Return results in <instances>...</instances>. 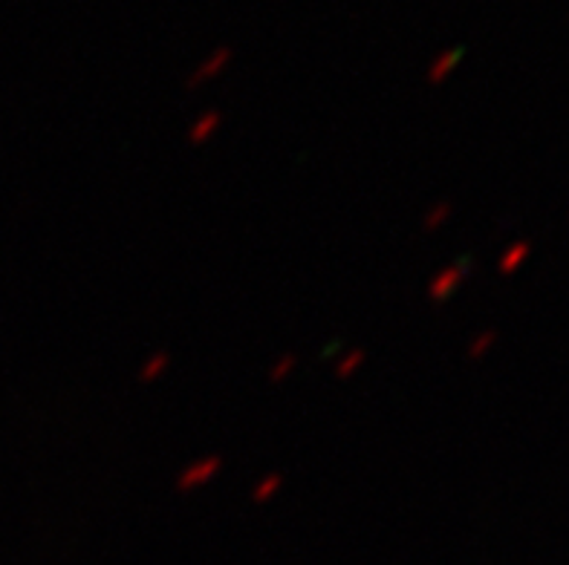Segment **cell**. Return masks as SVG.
Wrapping results in <instances>:
<instances>
[{
	"instance_id": "cell-1",
	"label": "cell",
	"mask_w": 569,
	"mask_h": 565,
	"mask_svg": "<svg viewBox=\"0 0 569 565\" xmlns=\"http://www.w3.org/2000/svg\"><path fill=\"white\" fill-rule=\"evenodd\" d=\"M223 471V456H202L197 462H191L188 467H182L173 487L180 491V494H191L197 487H206L220 476Z\"/></svg>"
},
{
	"instance_id": "cell-2",
	"label": "cell",
	"mask_w": 569,
	"mask_h": 565,
	"mask_svg": "<svg viewBox=\"0 0 569 565\" xmlns=\"http://www.w3.org/2000/svg\"><path fill=\"white\" fill-rule=\"evenodd\" d=\"M223 124V115L217 113V110H209V113H202L191 128H188V144L191 148H202V144H209L211 139L217 137V130Z\"/></svg>"
},
{
	"instance_id": "cell-3",
	"label": "cell",
	"mask_w": 569,
	"mask_h": 565,
	"mask_svg": "<svg viewBox=\"0 0 569 565\" xmlns=\"http://www.w3.org/2000/svg\"><path fill=\"white\" fill-rule=\"evenodd\" d=\"M460 278H462L460 265H455V269H446V272H440V274H433V280L428 283V297H431L433 303L446 301L448 294L457 289Z\"/></svg>"
},
{
	"instance_id": "cell-4",
	"label": "cell",
	"mask_w": 569,
	"mask_h": 565,
	"mask_svg": "<svg viewBox=\"0 0 569 565\" xmlns=\"http://www.w3.org/2000/svg\"><path fill=\"white\" fill-rule=\"evenodd\" d=\"M365 361H368V352L361 350V346H353V350H345L341 352V359L336 361V379L339 381H350L356 373H359L361 366H365Z\"/></svg>"
},
{
	"instance_id": "cell-5",
	"label": "cell",
	"mask_w": 569,
	"mask_h": 565,
	"mask_svg": "<svg viewBox=\"0 0 569 565\" xmlns=\"http://www.w3.org/2000/svg\"><path fill=\"white\" fill-rule=\"evenodd\" d=\"M168 366H171V355L168 352H153L151 359L142 364V370H139V381L142 384H153V381H159L168 373Z\"/></svg>"
},
{
	"instance_id": "cell-6",
	"label": "cell",
	"mask_w": 569,
	"mask_h": 565,
	"mask_svg": "<svg viewBox=\"0 0 569 565\" xmlns=\"http://www.w3.org/2000/svg\"><path fill=\"white\" fill-rule=\"evenodd\" d=\"M281 487H283V473H267V476L252 487V502L263 505V502H269L272 496L281 494Z\"/></svg>"
},
{
	"instance_id": "cell-7",
	"label": "cell",
	"mask_w": 569,
	"mask_h": 565,
	"mask_svg": "<svg viewBox=\"0 0 569 565\" xmlns=\"http://www.w3.org/2000/svg\"><path fill=\"white\" fill-rule=\"evenodd\" d=\"M226 64H229V50H220L214 58H209V61H206V64H202L200 70L194 72V75H191V87H197V84H202V81L214 79L217 72L223 70Z\"/></svg>"
},
{
	"instance_id": "cell-8",
	"label": "cell",
	"mask_w": 569,
	"mask_h": 565,
	"mask_svg": "<svg viewBox=\"0 0 569 565\" xmlns=\"http://www.w3.org/2000/svg\"><path fill=\"white\" fill-rule=\"evenodd\" d=\"M296 366H298V359L287 352V355H281V359L272 364V370H269V381H272V384H283L289 375L296 373Z\"/></svg>"
},
{
	"instance_id": "cell-9",
	"label": "cell",
	"mask_w": 569,
	"mask_h": 565,
	"mask_svg": "<svg viewBox=\"0 0 569 565\" xmlns=\"http://www.w3.org/2000/svg\"><path fill=\"white\" fill-rule=\"evenodd\" d=\"M446 216H448V205H446V202H442V205H437V208H431V211H428V214H426V231L437 229L440 222H446Z\"/></svg>"
},
{
	"instance_id": "cell-10",
	"label": "cell",
	"mask_w": 569,
	"mask_h": 565,
	"mask_svg": "<svg viewBox=\"0 0 569 565\" xmlns=\"http://www.w3.org/2000/svg\"><path fill=\"white\" fill-rule=\"evenodd\" d=\"M339 352H345V346H341V341H332V344L321 352V359H336Z\"/></svg>"
}]
</instances>
